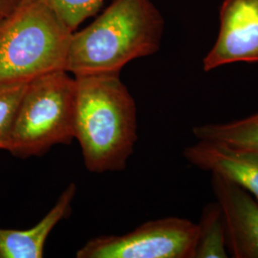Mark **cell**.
<instances>
[{"instance_id":"obj_10","label":"cell","mask_w":258,"mask_h":258,"mask_svg":"<svg viewBox=\"0 0 258 258\" xmlns=\"http://www.w3.org/2000/svg\"><path fill=\"white\" fill-rule=\"evenodd\" d=\"M198 226L194 258L229 257L228 232L225 215L217 201L204 208Z\"/></svg>"},{"instance_id":"obj_6","label":"cell","mask_w":258,"mask_h":258,"mask_svg":"<svg viewBox=\"0 0 258 258\" xmlns=\"http://www.w3.org/2000/svg\"><path fill=\"white\" fill-rule=\"evenodd\" d=\"M219 20L218 37L204 58V70L258 62V0H224Z\"/></svg>"},{"instance_id":"obj_3","label":"cell","mask_w":258,"mask_h":258,"mask_svg":"<svg viewBox=\"0 0 258 258\" xmlns=\"http://www.w3.org/2000/svg\"><path fill=\"white\" fill-rule=\"evenodd\" d=\"M73 33L45 0H19L0 19V83L65 70Z\"/></svg>"},{"instance_id":"obj_8","label":"cell","mask_w":258,"mask_h":258,"mask_svg":"<svg viewBox=\"0 0 258 258\" xmlns=\"http://www.w3.org/2000/svg\"><path fill=\"white\" fill-rule=\"evenodd\" d=\"M183 155L196 167L236 184L258 203V150L198 140Z\"/></svg>"},{"instance_id":"obj_12","label":"cell","mask_w":258,"mask_h":258,"mask_svg":"<svg viewBox=\"0 0 258 258\" xmlns=\"http://www.w3.org/2000/svg\"><path fill=\"white\" fill-rule=\"evenodd\" d=\"M28 83H0V149L7 150L14 122Z\"/></svg>"},{"instance_id":"obj_7","label":"cell","mask_w":258,"mask_h":258,"mask_svg":"<svg viewBox=\"0 0 258 258\" xmlns=\"http://www.w3.org/2000/svg\"><path fill=\"white\" fill-rule=\"evenodd\" d=\"M212 187L225 215L229 251L235 258H258V203L236 184L212 175Z\"/></svg>"},{"instance_id":"obj_5","label":"cell","mask_w":258,"mask_h":258,"mask_svg":"<svg viewBox=\"0 0 258 258\" xmlns=\"http://www.w3.org/2000/svg\"><path fill=\"white\" fill-rule=\"evenodd\" d=\"M198 226L180 217L147 222L123 235L93 238L78 258H194Z\"/></svg>"},{"instance_id":"obj_2","label":"cell","mask_w":258,"mask_h":258,"mask_svg":"<svg viewBox=\"0 0 258 258\" xmlns=\"http://www.w3.org/2000/svg\"><path fill=\"white\" fill-rule=\"evenodd\" d=\"M165 21L150 0H112L89 25L72 35L65 70L73 76L120 73L161 46Z\"/></svg>"},{"instance_id":"obj_14","label":"cell","mask_w":258,"mask_h":258,"mask_svg":"<svg viewBox=\"0 0 258 258\" xmlns=\"http://www.w3.org/2000/svg\"><path fill=\"white\" fill-rule=\"evenodd\" d=\"M19 2V0H0V19L7 16Z\"/></svg>"},{"instance_id":"obj_9","label":"cell","mask_w":258,"mask_h":258,"mask_svg":"<svg viewBox=\"0 0 258 258\" xmlns=\"http://www.w3.org/2000/svg\"><path fill=\"white\" fill-rule=\"evenodd\" d=\"M76 192V184H69L52 210L31 229H0V258L43 257L47 238L55 226L71 213Z\"/></svg>"},{"instance_id":"obj_13","label":"cell","mask_w":258,"mask_h":258,"mask_svg":"<svg viewBox=\"0 0 258 258\" xmlns=\"http://www.w3.org/2000/svg\"><path fill=\"white\" fill-rule=\"evenodd\" d=\"M73 31L95 15L104 0H45Z\"/></svg>"},{"instance_id":"obj_4","label":"cell","mask_w":258,"mask_h":258,"mask_svg":"<svg viewBox=\"0 0 258 258\" xmlns=\"http://www.w3.org/2000/svg\"><path fill=\"white\" fill-rule=\"evenodd\" d=\"M75 77L65 70L29 82L7 150L21 158L43 156L75 139Z\"/></svg>"},{"instance_id":"obj_1","label":"cell","mask_w":258,"mask_h":258,"mask_svg":"<svg viewBox=\"0 0 258 258\" xmlns=\"http://www.w3.org/2000/svg\"><path fill=\"white\" fill-rule=\"evenodd\" d=\"M75 81V139L84 165L95 173L123 170L138 139L133 97L120 73L82 75Z\"/></svg>"},{"instance_id":"obj_11","label":"cell","mask_w":258,"mask_h":258,"mask_svg":"<svg viewBox=\"0 0 258 258\" xmlns=\"http://www.w3.org/2000/svg\"><path fill=\"white\" fill-rule=\"evenodd\" d=\"M192 132L198 140L258 150V112L247 118L226 123L197 125Z\"/></svg>"}]
</instances>
